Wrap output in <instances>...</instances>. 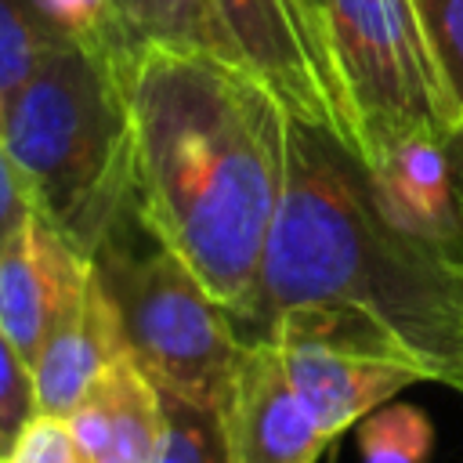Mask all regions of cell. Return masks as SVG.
<instances>
[{"mask_svg": "<svg viewBox=\"0 0 463 463\" xmlns=\"http://www.w3.org/2000/svg\"><path fill=\"white\" fill-rule=\"evenodd\" d=\"M449 145V159H452V170H456V184H459V199H463V123H456L445 137Z\"/></svg>", "mask_w": 463, "mask_h": 463, "instance_id": "obj_22", "label": "cell"}, {"mask_svg": "<svg viewBox=\"0 0 463 463\" xmlns=\"http://www.w3.org/2000/svg\"><path fill=\"white\" fill-rule=\"evenodd\" d=\"M297 304L365 307L438 383L463 391V257L394 228L358 152L329 127L289 116L282 203L253 300L235 326L257 340Z\"/></svg>", "mask_w": 463, "mask_h": 463, "instance_id": "obj_2", "label": "cell"}, {"mask_svg": "<svg viewBox=\"0 0 463 463\" xmlns=\"http://www.w3.org/2000/svg\"><path fill=\"white\" fill-rule=\"evenodd\" d=\"M257 340L279 344L300 402L329 441L398 391L434 380V369L387 322L354 304L286 307Z\"/></svg>", "mask_w": 463, "mask_h": 463, "instance_id": "obj_6", "label": "cell"}, {"mask_svg": "<svg viewBox=\"0 0 463 463\" xmlns=\"http://www.w3.org/2000/svg\"><path fill=\"white\" fill-rule=\"evenodd\" d=\"M65 420L94 463H159L163 456V391L130 354L109 362Z\"/></svg>", "mask_w": 463, "mask_h": 463, "instance_id": "obj_12", "label": "cell"}, {"mask_svg": "<svg viewBox=\"0 0 463 463\" xmlns=\"http://www.w3.org/2000/svg\"><path fill=\"white\" fill-rule=\"evenodd\" d=\"M33 217V199L4 148V137H0V250L25 228V221Z\"/></svg>", "mask_w": 463, "mask_h": 463, "instance_id": "obj_21", "label": "cell"}, {"mask_svg": "<svg viewBox=\"0 0 463 463\" xmlns=\"http://www.w3.org/2000/svg\"><path fill=\"white\" fill-rule=\"evenodd\" d=\"M29 4L40 14V22L61 40L87 43L127 61L141 47L119 0H29Z\"/></svg>", "mask_w": 463, "mask_h": 463, "instance_id": "obj_14", "label": "cell"}, {"mask_svg": "<svg viewBox=\"0 0 463 463\" xmlns=\"http://www.w3.org/2000/svg\"><path fill=\"white\" fill-rule=\"evenodd\" d=\"M119 7L141 43L206 51L224 61L246 65L232 33L213 11V0H119Z\"/></svg>", "mask_w": 463, "mask_h": 463, "instance_id": "obj_13", "label": "cell"}, {"mask_svg": "<svg viewBox=\"0 0 463 463\" xmlns=\"http://www.w3.org/2000/svg\"><path fill=\"white\" fill-rule=\"evenodd\" d=\"M326 40L351 148L376 166L412 134H449L452 109L412 0H326Z\"/></svg>", "mask_w": 463, "mask_h": 463, "instance_id": "obj_5", "label": "cell"}, {"mask_svg": "<svg viewBox=\"0 0 463 463\" xmlns=\"http://www.w3.org/2000/svg\"><path fill=\"white\" fill-rule=\"evenodd\" d=\"M90 264L116 307L123 347L137 369L163 394L217 412L246 347L232 311L141 224L134 203L94 250Z\"/></svg>", "mask_w": 463, "mask_h": 463, "instance_id": "obj_4", "label": "cell"}, {"mask_svg": "<svg viewBox=\"0 0 463 463\" xmlns=\"http://www.w3.org/2000/svg\"><path fill=\"white\" fill-rule=\"evenodd\" d=\"M119 354H127L119 318L90 264L87 279L76 286V293L61 304L58 318L51 322L43 347L33 362L36 409L51 416H69L76 402L87 394V387L98 380V373Z\"/></svg>", "mask_w": 463, "mask_h": 463, "instance_id": "obj_11", "label": "cell"}, {"mask_svg": "<svg viewBox=\"0 0 463 463\" xmlns=\"http://www.w3.org/2000/svg\"><path fill=\"white\" fill-rule=\"evenodd\" d=\"M127 58L54 40L4 98V148L43 217L87 260L130 206L134 123Z\"/></svg>", "mask_w": 463, "mask_h": 463, "instance_id": "obj_3", "label": "cell"}, {"mask_svg": "<svg viewBox=\"0 0 463 463\" xmlns=\"http://www.w3.org/2000/svg\"><path fill=\"white\" fill-rule=\"evenodd\" d=\"M166 409V441L159 463H232L213 409L163 394Z\"/></svg>", "mask_w": 463, "mask_h": 463, "instance_id": "obj_17", "label": "cell"}, {"mask_svg": "<svg viewBox=\"0 0 463 463\" xmlns=\"http://www.w3.org/2000/svg\"><path fill=\"white\" fill-rule=\"evenodd\" d=\"M58 36L40 22L29 0H0V90L4 98L29 80L43 51Z\"/></svg>", "mask_w": 463, "mask_h": 463, "instance_id": "obj_18", "label": "cell"}, {"mask_svg": "<svg viewBox=\"0 0 463 463\" xmlns=\"http://www.w3.org/2000/svg\"><path fill=\"white\" fill-rule=\"evenodd\" d=\"M441 87L449 94L452 127L463 123V0H412Z\"/></svg>", "mask_w": 463, "mask_h": 463, "instance_id": "obj_16", "label": "cell"}, {"mask_svg": "<svg viewBox=\"0 0 463 463\" xmlns=\"http://www.w3.org/2000/svg\"><path fill=\"white\" fill-rule=\"evenodd\" d=\"M36 412L40 409H36L33 369L0 326V459L11 452V445Z\"/></svg>", "mask_w": 463, "mask_h": 463, "instance_id": "obj_19", "label": "cell"}, {"mask_svg": "<svg viewBox=\"0 0 463 463\" xmlns=\"http://www.w3.org/2000/svg\"><path fill=\"white\" fill-rule=\"evenodd\" d=\"M4 463H94V459L80 445L65 416L36 412L11 445V452L4 456Z\"/></svg>", "mask_w": 463, "mask_h": 463, "instance_id": "obj_20", "label": "cell"}, {"mask_svg": "<svg viewBox=\"0 0 463 463\" xmlns=\"http://www.w3.org/2000/svg\"><path fill=\"white\" fill-rule=\"evenodd\" d=\"M0 463H4V459H0Z\"/></svg>", "mask_w": 463, "mask_h": 463, "instance_id": "obj_25", "label": "cell"}, {"mask_svg": "<svg viewBox=\"0 0 463 463\" xmlns=\"http://www.w3.org/2000/svg\"><path fill=\"white\" fill-rule=\"evenodd\" d=\"M304 7H307V14L315 18V25L322 29V36H326V0H300ZM326 47H329V40H326Z\"/></svg>", "mask_w": 463, "mask_h": 463, "instance_id": "obj_23", "label": "cell"}, {"mask_svg": "<svg viewBox=\"0 0 463 463\" xmlns=\"http://www.w3.org/2000/svg\"><path fill=\"white\" fill-rule=\"evenodd\" d=\"M434 423L412 402H383L358 420V459L362 463H430Z\"/></svg>", "mask_w": 463, "mask_h": 463, "instance_id": "obj_15", "label": "cell"}, {"mask_svg": "<svg viewBox=\"0 0 463 463\" xmlns=\"http://www.w3.org/2000/svg\"><path fill=\"white\" fill-rule=\"evenodd\" d=\"M242 61L257 72L289 116L329 127L351 145L344 94L322 29L300 0H213Z\"/></svg>", "mask_w": 463, "mask_h": 463, "instance_id": "obj_7", "label": "cell"}, {"mask_svg": "<svg viewBox=\"0 0 463 463\" xmlns=\"http://www.w3.org/2000/svg\"><path fill=\"white\" fill-rule=\"evenodd\" d=\"M0 137H4V90H0Z\"/></svg>", "mask_w": 463, "mask_h": 463, "instance_id": "obj_24", "label": "cell"}, {"mask_svg": "<svg viewBox=\"0 0 463 463\" xmlns=\"http://www.w3.org/2000/svg\"><path fill=\"white\" fill-rule=\"evenodd\" d=\"M449 134H412L369 166L380 210L412 239L463 257V199L449 159Z\"/></svg>", "mask_w": 463, "mask_h": 463, "instance_id": "obj_10", "label": "cell"}, {"mask_svg": "<svg viewBox=\"0 0 463 463\" xmlns=\"http://www.w3.org/2000/svg\"><path fill=\"white\" fill-rule=\"evenodd\" d=\"M130 203L239 322L286 188L289 109L246 65L141 43L127 65Z\"/></svg>", "mask_w": 463, "mask_h": 463, "instance_id": "obj_1", "label": "cell"}, {"mask_svg": "<svg viewBox=\"0 0 463 463\" xmlns=\"http://www.w3.org/2000/svg\"><path fill=\"white\" fill-rule=\"evenodd\" d=\"M87 271L90 260L36 213L0 250V326L22 351L29 369L43 347L51 322L87 279Z\"/></svg>", "mask_w": 463, "mask_h": 463, "instance_id": "obj_9", "label": "cell"}, {"mask_svg": "<svg viewBox=\"0 0 463 463\" xmlns=\"http://www.w3.org/2000/svg\"><path fill=\"white\" fill-rule=\"evenodd\" d=\"M217 420L232 463H318L329 449L271 340H246Z\"/></svg>", "mask_w": 463, "mask_h": 463, "instance_id": "obj_8", "label": "cell"}]
</instances>
